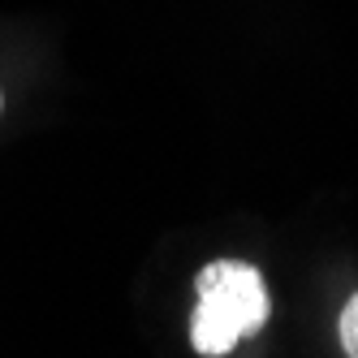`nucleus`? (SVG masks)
Instances as JSON below:
<instances>
[{
  "instance_id": "f03ea898",
  "label": "nucleus",
  "mask_w": 358,
  "mask_h": 358,
  "mask_svg": "<svg viewBox=\"0 0 358 358\" xmlns=\"http://www.w3.org/2000/svg\"><path fill=\"white\" fill-rule=\"evenodd\" d=\"M337 332H341V350H345V358H358V294L345 302Z\"/></svg>"
},
{
  "instance_id": "f257e3e1",
  "label": "nucleus",
  "mask_w": 358,
  "mask_h": 358,
  "mask_svg": "<svg viewBox=\"0 0 358 358\" xmlns=\"http://www.w3.org/2000/svg\"><path fill=\"white\" fill-rule=\"evenodd\" d=\"M199 302L190 315V345L203 358H224L250 332H259L272 315L264 272L242 259H216L194 280Z\"/></svg>"
}]
</instances>
